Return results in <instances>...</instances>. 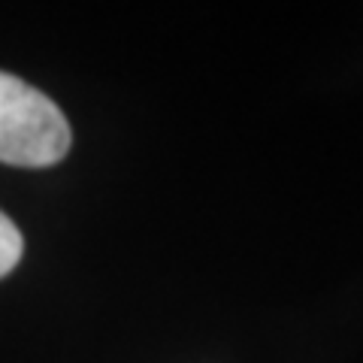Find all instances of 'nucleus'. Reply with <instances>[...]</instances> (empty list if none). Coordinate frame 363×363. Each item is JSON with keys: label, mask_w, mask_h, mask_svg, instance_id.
<instances>
[{"label": "nucleus", "mask_w": 363, "mask_h": 363, "mask_svg": "<svg viewBox=\"0 0 363 363\" xmlns=\"http://www.w3.org/2000/svg\"><path fill=\"white\" fill-rule=\"evenodd\" d=\"M70 149L64 112L18 76L0 73V161L13 167H52Z\"/></svg>", "instance_id": "obj_1"}, {"label": "nucleus", "mask_w": 363, "mask_h": 363, "mask_svg": "<svg viewBox=\"0 0 363 363\" xmlns=\"http://www.w3.org/2000/svg\"><path fill=\"white\" fill-rule=\"evenodd\" d=\"M21 248H25V242H21L18 227L0 212V279H4L6 272H13V267L21 257Z\"/></svg>", "instance_id": "obj_2"}]
</instances>
